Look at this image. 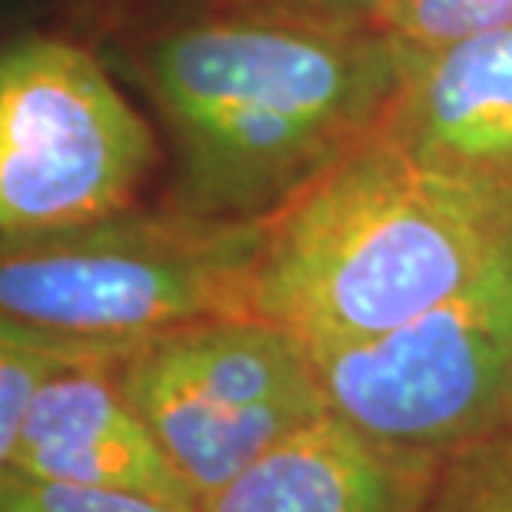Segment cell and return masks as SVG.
<instances>
[{"mask_svg": "<svg viewBox=\"0 0 512 512\" xmlns=\"http://www.w3.org/2000/svg\"><path fill=\"white\" fill-rule=\"evenodd\" d=\"M376 133L433 170L512 187V24L403 54Z\"/></svg>", "mask_w": 512, "mask_h": 512, "instance_id": "cell-8", "label": "cell"}, {"mask_svg": "<svg viewBox=\"0 0 512 512\" xmlns=\"http://www.w3.org/2000/svg\"><path fill=\"white\" fill-rule=\"evenodd\" d=\"M10 469L200 509V493L130 406L117 366H74L34 399ZM0 466V469H4Z\"/></svg>", "mask_w": 512, "mask_h": 512, "instance_id": "cell-9", "label": "cell"}, {"mask_svg": "<svg viewBox=\"0 0 512 512\" xmlns=\"http://www.w3.org/2000/svg\"><path fill=\"white\" fill-rule=\"evenodd\" d=\"M423 512H512V429L446 453Z\"/></svg>", "mask_w": 512, "mask_h": 512, "instance_id": "cell-11", "label": "cell"}, {"mask_svg": "<svg viewBox=\"0 0 512 512\" xmlns=\"http://www.w3.org/2000/svg\"><path fill=\"white\" fill-rule=\"evenodd\" d=\"M330 406L393 443L453 453L512 429V260L403 326L306 346Z\"/></svg>", "mask_w": 512, "mask_h": 512, "instance_id": "cell-6", "label": "cell"}, {"mask_svg": "<svg viewBox=\"0 0 512 512\" xmlns=\"http://www.w3.org/2000/svg\"><path fill=\"white\" fill-rule=\"evenodd\" d=\"M157 133L87 47L20 37L0 60V233L87 223L137 203Z\"/></svg>", "mask_w": 512, "mask_h": 512, "instance_id": "cell-5", "label": "cell"}, {"mask_svg": "<svg viewBox=\"0 0 512 512\" xmlns=\"http://www.w3.org/2000/svg\"><path fill=\"white\" fill-rule=\"evenodd\" d=\"M512 260V187L370 133L270 220L256 316L306 346L386 333Z\"/></svg>", "mask_w": 512, "mask_h": 512, "instance_id": "cell-2", "label": "cell"}, {"mask_svg": "<svg viewBox=\"0 0 512 512\" xmlns=\"http://www.w3.org/2000/svg\"><path fill=\"white\" fill-rule=\"evenodd\" d=\"M127 64L173 150V200L223 220H273L376 133L403 77L380 27H343L270 0H200L130 37Z\"/></svg>", "mask_w": 512, "mask_h": 512, "instance_id": "cell-1", "label": "cell"}, {"mask_svg": "<svg viewBox=\"0 0 512 512\" xmlns=\"http://www.w3.org/2000/svg\"><path fill=\"white\" fill-rule=\"evenodd\" d=\"M0 512H200L140 493L40 479L20 469H0Z\"/></svg>", "mask_w": 512, "mask_h": 512, "instance_id": "cell-12", "label": "cell"}, {"mask_svg": "<svg viewBox=\"0 0 512 512\" xmlns=\"http://www.w3.org/2000/svg\"><path fill=\"white\" fill-rule=\"evenodd\" d=\"M512 24V0H386L380 30L403 54L456 44Z\"/></svg>", "mask_w": 512, "mask_h": 512, "instance_id": "cell-10", "label": "cell"}, {"mask_svg": "<svg viewBox=\"0 0 512 512\" xmlns=\"http://www.w3.org/2000/svg\"><path fill=\"white\" fill-rule=\"evenodd\" d=\"M443 459L366 433L330 409L263 453L200 512H423Z\"/></svg>", "mask_w": 512, "mask_h": 512, "instance_id": "cell-7", "label": "cell"}, {"mask_svg": "<svg viewBox=\"0 0 512 512\" xmlns=\"http://www.w3.org/2000/svg\"><path fill=\"white\" fill-rule=\"evenodd\" d=\"M276 7H286L293 14L326 20L343 27H380L386 0H270Z\"/></svg>", "mask_w": 512, "mask_h": 512, "instance_id": "cell-13", "label": "cell"}, {"mask_svg": "<svg viewBox=\"0 0 512 512\" xmlns=\"http://www.w3.org/2000/svg\"><path fill=\"white\" fill-rule=\"evenodd\" d=\"M270 220L130 207L0 243V320L140 346L177 326L256 313Z\"/></svg>", "mask_w": 512, "mask_h": 512, "instance_id": "cell-3", "label": "cell"}, {"mask_svg": "<svg viewBox=\"0 0 512 512\" xmlns=\"http://www.w3.org/2000/svg\"><path fill=\"white\" fill-rule=\"evenodd\" d=\"M117 383L200 503L333 409L306 343L256 313L150 336Z\"/></svg>", "mask_w": 512, "mask_h": 512, "instance_id": "cell-4", "label": "cell"}]
</instances>
